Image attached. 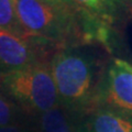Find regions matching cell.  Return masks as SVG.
Segmentation results:
<instances>
[{"label":"cell","mask_w":132,"mask_h":132,"mask_svg":"<svg viewBox=\"0 0 132 132\" xmlns=\"http://www.w3.org/2000/svg\"><path fill=\"white\" fill-rule=\"evenodd\" d=\"M108 61L92 44L57 48L50 66L60 106L77 119L96 108L98 89Z\"/></svg>","instance_id":"6da1fadb"},{"label":"cell","mask_w":132,"mask_h":132,"mask_svg":"<svg viewBox=\"0 0 132 132\" xmlns=\"http://www.w3.org/2000/svg\"><path fill=\"white\" fill-rule=\"evenodd\" d=\"M19 21L28 36L56 51L60 47L86 42L80 20L71 12L43 0H15Z\"/></svg>","instance_id":"7a4b0ae2"},{"label":"cell","mask_w":132,"mask_h":132,"mask_svg":"<svg viewBox=\"0 0 132 132\" xmlns=\"http://www.w3.org/2000/svg\"><path fill=\"white\" fill-rule=\"evenodd\" d=\"M0 92L30 118L60 105L50 61L0 73Z\"/></svg>","instance_id":"3957f363"},{"label":"cell","mask_w":132,"mask_h":132,"mask_svg":"<svg viewBox=\"0 0 132 132\" xmlns=\"http://www.w3.org/2000/svg\"><path fill=\"white\" fill-rule=\"evenodd\" d=\"M76 11L88 44L110 50V35L129 13L130 0H68Z\"/></svg>","instance_id":"277c9868"},{"label":"cell","mask_w":132,"mask_h":132,"mask_svg":"<svg viewBox=\"0 0 132 132\" xmlns=\"http://www.w3.org/2000/svg\"><path fill=\"white\" fill-rule=\"evenodd\" d=\"M98 107L132 117V69L129 62L109 59L98 89L96 108Z\"/></svg>","instance_id":"5b68a950"},{"label":"cell","mask_w":132,"mask_h":132,"mask_svg":"<svg viewBox=\"0 0 132 132\" xmlns=\"http://www.w3.org/2000/svg\"><path fill=\"white\" fill-rule=\"evenodd\" d=\"M50 48L31 39L22 38L0 29V73L50 61Z\"/></svg>","instance_id":"8992f818"},{"label":"cell","mask_w":132,"mask_h":132,"mask_svg":"<svg viewBox=\"0 0 132 132\" xmlns=\"http://www.w3.org/2000/svg\"><path fill=\"white\" fill-rule=\"evenodd\" d=\"M80 125L82 132H132V117L98 107L80 119Z\"/></svg>","instance_id":"52a82bcc"},{"label":"cell","mask_w":132,"mask_h":132,"mask_svg":"<svg viewBox=\"0 0 132 132\" xmlns=\"http://www.w3.org/2000/svg\"><path fill=\"white\" fill-rule=\"evenodd\" d=\"M33 132H82L80 119L75 118L62 106H56L31 118Z\"/></svg>","instance_id":"ba28073f"},{"label":"cell","mask_w":132,"mask_h":132,"mask_svg":"<svg viewBox=\"0 0 132 132\" xmlns=\"http://www.w3.org/2000/svg\"><path fill=\"white\" fill-rule=\"evenodd\" d=\"M0 29L22 38L30 39L19 21L15 0H0Z\"/></svg>","instance_id":"9c48e42d"},{"label":"cell","mask_w":132,"mask_h":132,"mask_svg":"<svg viewBox=\"0 0 132 132\" xmlns=\"http://www.w3.org/2000/svg\"><path fill=\"white\" fill-rule=\"evenodd\" d=\"M23 116L26 114L0 92V127L26 125Z\"/></svg>","instance_id":"30bf717a"},{"label":"cell","mask_w":132,"mask_h":132,"mask_svg":"<svg viewBox=\"0 0 132 132\" xmlns=\"http://www.w3.org/2000/svg\"><path fill=\"white\" fill-rule=\"evenodd\" d=\"M43 1L47 2V3H50V5L54 6L56 8H59V9H62V10L67 11V12H71V13L75 14L77 18H78L76 11L74 10L73 6L71 5V2H69L68 0H43ZM78 19H79V18H78Z\"/></svg>","instance_id":"8fae6325"},{"label":"cell","mask_w":132,"mask_h":132,"mask_svg":"<svg viewBox=\"0 0 132 132\" xmlns=\"http://www.w3.org/2000/svg\"><path fill=\"white\" fill-rule=\"evenodd\" d=\"M0 132H33L30 126L19 125V126H6L0 127Z\"/></svg>","instance_id":"7c38bea8"},{"label":"cell","mask_w":132,"mask_h":132,"mask_svg":"<svg viewBox=\"0 0 132 132\" xmlns=\"http://www.w3.org/2000/svg\"><path fill=\"white\" fill-rule=\"evenodd\" d=\"M130 1H131V5H132V0H130Z\"/></svg>","instance_id":"4fadbf2b"},{"label":"cell","mask_w":132,"mask_h":132,"mask_svg":"<svg viewBox=\"0 0 132 132\" xmlns=\"http://www.w3.org/2000/svg\"><path fill=\"white\" fill-rule=\"evenodd\" d=\"M131 69H132V64H131Z\"/></svg>","instance_id":"5bb4252c"}]
</instances>
